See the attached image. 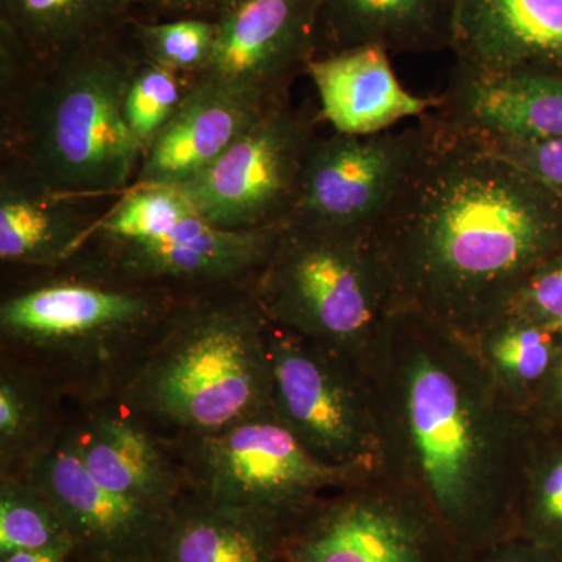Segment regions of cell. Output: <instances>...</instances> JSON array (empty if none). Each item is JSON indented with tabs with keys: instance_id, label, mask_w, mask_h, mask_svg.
I'll list each match as a JSON object with an SVG mask.
<instances>
[{
	"instance_id": "1",
	"label": "cell",
	"mask_w": 562,
	"mask_h": 562,
	"mask_svg": "<svg viewBox=\"0 0 562 562\" xmlns=\"http://www.w3.org/2000/svg\"><path fill=\"white\" fill-rule=\"evenodd\" d=\"M379 473L435 513L458 562L517 536L535 422L513 408L460 333L395 312L364 361Z\"/></svg>"
},
{
	"instance_id": "2",
	"label": "cell",
	"mask_w": 562,
	"mask_h": 562,
	"mask_svg": "<svg viewBox=\"0 0 562 562\" xmlns=\"http://www.w3.org/2000/svg\"><path fill=\"white\" fill-rule=\"evenodd\" d=\"M430 146L375 231L397 312L472 339L562 250V205L522 169L435 113Z\"/></svg>"
},
{
	"instance_id": "3",
	"label": "cell",
	"mask_w": 562,
	"mask_h": 562,
	"mask_svg": "<svg viewBox=\"0 0 562 562\" xmlns=\"http://www.w3.org/2000/svg\"><path fill=\"white\" fill-rule=\"evenodd\" d=\"M138 57L114 35L25 69L2 88L3 165L65 198L125 194L144 157L124 116Z\"/></svg>"
},
{
	"instance_id": "4",
	"label": "cell",
	"mask_w": 562,
	"mask_h": 562,
	"mask_svg": "<svg viewBox=\"0 0 562 562\" xmlns=\"http://www.w3.org/2000/svg\"><path fill=\"white\" fill-rule=\"evenodd\" d=\"M268 330L247 286L181 299L128 369L125 406L187 439L269 412Z\"/></svg>"
},
{
	"instance_id": "5",
	"label": "cell",
	"mask_w": 562,
	"mask_h": 562,
	"mask_svg": "<svg viewBox=\"0 0 562 562\" xmlns=\"http://www.w3.org/2000/svg\"><path fill=\"white\" fill-rule=\"evenodd\" d=\"M249 290L273 327L362 366L397 312L375 233L351 228L284 225Z\"/></svg>"
},
{
	"instance_id": "6",
	"label": "cell",
	"mask_w": 562,
	"mask_h": 562,
	"mask_svg": "<svg viewBox=\"0 0 562 562\" xmlns=\"http://www.w3.org/2000/svg\"><path fill=\"white\" fill-rule=\"evenodd\" d=\"M183 297L177 291L88 273L3 299V341L50 368L102 371L146 350Z\"/></svg>"
},
{
	"instance_id": "7",
	"label": "cell",
	"mask_w": 562,
	"mask_h": 562,
	"mask_svg": "<svg viewBox=\"0 0 562 562\" xmlns=\"http://www.w3.org/2000/svg\"><path fill=\"white\" fill-rule=\"evenodd\" d=\"M184 479L203 501L291 525L324 495L376 473L313 457L272 409L211 435L188 438Z\"/></svg>"
},
{
	"instance_id": "8",
	"label": "cell",
	"mask_w": 562,
	"mask_h": 562,
	"mask_svg": "<svg viewBox=\"0 0 562 562\" xmlns=\"http://www.w3.org/2000/svg\"><path fill=\"white\" fill-rule=\"evenodd\" d=\"M272 412L324 464L379 472L371 383L355 358L269 324Z\"/></svg>"
},
{
	"instance_id": "9",
	"label": "cell",
	"mask_w": 562,
	"mask_h": 562,
	"mask_svg": "<svg viewBox=\"0 0 562 562\" xmlns=\"http://www.w3.org/2000/svg\"><path fill=\"white\" fill-rule=\"evenodd\" d=\"M283 562H458L435 513L373 473L324 495L291 525Z\"/></svg>"
},
{
	"instance_id": "10",
	"label": "cell",
	"mask_w": 562,
	"mask_h": 562,
	"mask_svg": "<svg viewBox=\"0 0 562 562\" xmlns=\"http://www.w3.org/2000/svg\"><path fill=\"white\" fill-rule=\"evenodd\" d=\"M435 127L432 111L402 131L317 135L286 225L375 233L412 181Z\"/></svg>"
},
{
	"instance_id": "11",
	"label": "cell",
	"mask_w": 562,
	"mask_h": 562,
	"mask_svg": "<svg viewBox=\"0 0 562 562\" xmlns=\"http://www.w3.org/2000/svg\"><path fill=\"white\" fill-rule=\"evenodd\" d=\"M319 121V113L281 99L213 165L177 188L214 227H283Z\"/></svg>"
},
{
	"instance_id": "12",
	"label": "cell",
	"mask_w": 562,
	"mask_h": 562,
	"mask_svg": "<svg viewBox=\"0 0 562 562\" xmlns=\"http://www.w3.org/2000/svg\"><path fill=\"white\" fill-rule=\"evenodd\" d=\"M283 227L224 231L195 213L155 241L85 246L95 249L87 273L171 291L249 288Z\"/></svg>"
},
{
	"instance_id": "13",
	"label": "cell",
	"mask_w": 562,
	"mask_h": 562,
	"mask_svg": "<svg viewBox=\"0 0 562 562\" xmlns=\"http://www.w3.org/2000/svg\"><path fill=\"white\" fill-rule=\"evenodd\" d=\"M22 475L52 503L76 547H83L98 562L149 558L171 528V513L122 497L102 486L70 441L58 435L27 465Z\"/></svg>"
},
{
	"instance_id": "14",
	"label": "cell",
	"mask_w": 562,
	"mask_h": 562,
	"mask_svg": "<svg viewBox=\"0 0 562 562\" xmlns=\"http://www.w3.org/2000/svg\"><path fill=\"white\" fill-rule=\"evenodd\" d=\"M321 0H238L216 18V43L201 76L288 98L292 81L316 57Z\"/></svg>"
},
{
	"instance_id": "15",
	"label": "cell",
	"mask_w": 562,
	"mask_h": 562,
	"mask_svg": "<svg viewBox=\"0 0 562 562\" xmlns=\"http://www.w3.org/2000/svg\"><path fill=\"white\" fill-rule=\"evenodd\" d=\"M276 102L198 76L180 109L144 150L132 188L179 187L192 179L231 149Z\"/></svg>"
},
{
	"instance_id": "16",
	"label": "cell",
	"mask_w": 562,
	"mask_h": 562,
	"mask_svg": "<svg viewBox=\"0 0 562 562\" xmlns=\"http://www.w3.org/2000/svg\"><path fill=\"white\" fill-rule=\"evenodd\" d=\"M454 66L480 74H562V0H457Z\"/></svg>"
},
{
	"instance_id": "17",
	"label": "cell",
	"mask_w": 562,
	"mask_h": 562,
	"mask_svg": "<svg viewBox=\"0 0 562 562\" xmlns=\"http://www.w3.org/2000/svg\"><path fill=\"white\" fill-rule=\"evenodd\" d=\"M439 120L476 138H562V74H480L454 66Z\"/></svg>"
},
{
	"instance_id": "18",
	"label": "cell",
	"mask_w": 562,
	"mask_h": 562,
	"mask_svg": "<svg viewBox=\"0 0 562 562\" xmlns=\"http://www.w3.org/2000/svg\"><path fill=\"white\" fill-rule=\"evenodd\" d=\"M319 95L321 121L333 132L375 135L417 121L441 106V98L413 94L392 68L390 52L357 47L313 58L306 66Z\"/></svg>"
},
{
	"instance_id": "19",
	"label": "cell",
	"mask_w": 562,
	"mask_h": 562,
	"mask_svg": "<svg viewBox=\"0 0 562 562\" xmlns=\"http://www.w3.org/2000/svg\"><path fill=\"white\" fill-rule=\"evenodd\" d=\"M85 468L102 486L151 508L171 513L181 469L128 406L103 409L68 430Z\"/></svg>"
},
{
	"instance_id": "20",
	"label": "cell",
	"mask_w": 562,
	"mask_h": 562,
	"mask_svg": "<svg viewBox=\"0 0 562 562\" xmlns=\"http://www.w3.org/2000/svg\"><path fill=\"white\" fill-rule=\"evenodd\" d=\"M454 7L457 0H321L316 57L368 46L390 54L450 50Z\"/></svg>"
},
{
	"instance_id": "21",
	"label": "cell",
	"mask_w": 562,
	"mask_h": 562,
	"mask_svg": "<svg viewBox=\"0 0 562 562\" xmlns=\"http://www.w3.org/2000/svg\"><path fill=\"white\" fill-rule=\"evenodd\" d=\"M79 199L41 187L3 165L0 176V260L24 268H54L76 258L95 221L81 213Z\"/></svg>"
},
{
	"instance_id": "22",
	"label": "cell",
	"mask_w": 562,
	"mask_h": 562,
	"mask_svg": "<svg viewBox=\"0 0 562 562\" xmlns=\"http://www.w3.org/2000/svg\"><path fill=\"white\" fill-rule=\"evenodd\" d=\"M2 46L29 68L117 35L133 0H0Z\"/></svg>"
},
{
	"instance_id": "23",
	"label": "cell",
	"mask_w": 562,
	"mask_h": 562,
	"mask_svg": "<svg viewBox=\"0 0 562 562\" xmlns=\"http://www.w3.org/2000/svg\"><path fill=\"white\" fill-rule=\"evenodd\" d=\"M290 525L203 501L172 522L166 562H280Z\"/></svg>"
},
{
	"instance_id": "24",
	"label": "cell",
	"mask_w": 562,
	"mask_h": 562,
	"mask_svg": "<svg viewBox=\"0 0 562 562\" xmlns=\"http://www.w3.org/2000/svg\"><path fill=\"white\" fill-rule=\"evenodd\" d=\"M505 401L531 417L562 347V333L506 312L469 339Z\"/></svg>"
},
{
	"instance_id": "25",
	"label": "cell",
	"mask_w": 562,
	"mask_h": 562,
	"mask_svg": "<svg viewBox=\"0 0 562 562\" xmlns=\"http://www.w3.org/2000/svg\"><path fill=\"white\" fill-rule=\"evenodd\" d=\"M517 536L562 554V430L536 431L517 508Z\"/></svg>"
},
{
	"instance_id": "26",
	"label": "cell",
	"mask_w": 562,
	"mask_h": 562,
	"mask_svg": "<svg viewBox=\"0 0 562 562\" xmlns=\"http://www.w3.org/2000/svg\"><path fill=\"white\" fill-rule=\"evenodd\" d=\"M47 405L38 376L3 366L0 375V461L2 476L22 475L54 439L46 438Z\"/></svg>"
},
{
	"instance_id": "27",
	"label": "cell",
	"mask_w": 562,
	"mask_h": 562,
	"mask_svg": "<svg viewBox=\"0 0 562 562\" xmlns=\"http://www.w3.org/2000/svg\"><path fill=\"white\" fill-rule=\"evenodd\" d=\"M195 213L198 211L180 188H132L121 195L113 210L95 221L85 246L155 241L176 231L181 222Z\"/></svg>"
},
{
	"instance_id": "28",
	"label": "cell",
	"mask_w": 562,
	"mask_h": 562,
	"mask_svg": "<svg viewBox=\"0 0 562 562\" xmlns=\"http://www.w3.org/2000/svg\"><path fill=\"white\" fill-rule=\"evenodd\" d=\"M63 542L74 541L46 495L27 476H2L0 557L18 550L46 549Z\"/></svg>"
},
{
	"instance_id": "29",
	"label": "cell",
	"mask_w": 562,
	"mask_h": 562,
	"mask_svg": "<svg viewBox=\"0 0 562 562\" xmlns=\"http://www.w3.org/2000/svg\"><path fill=\"white\" fill-rule=\"evenodd\" d=\"M195 80L198 76L165 68L139 54L125 91L124 116L144 150L180 109Z\"/></svg>"
},
{
	"instance_id": "30",
	"label": "cell",
	"mask_w": 562,
	"mask_h": 562,
	"mask_svg": "<svg viewBox=\"0 0 562 562\" xmlns=\"http://www.w3.org/2000/svg\"><path fill=\"white\" fill-rule=\"evenodd\" d=\"M216 21L180 18L168 22H133L139 54L165 68L201 76L216 43Z\"/></svg>"
},
{
	"instance_id": "31",
	"label": "cell",
	"mask_w": 562,
	"mask_h": 562,
	"mask_svg": "<svg viewBox=\"0 0 562 562\" xmlns=\"http://www.w3.org/2000/svg\"><path fill=\"white\" fill-rule=\"evenodd\" d=\"M476 139L538 180L562 205V138Z\"/></svg>"
},
{
	"instance_id": "32",
	"label": "cell",
	"mask_w": 562,
	"mask_h": 562,
	"mask_svg": "<svg viewBox=\"0 0 562 562\" xmlns=\"http://www.w3.org/2000/svg\"><path fill=\"white\" fill-rule=\"evenodd\" d=\"M508 312L562 333V250L547 258L528 276Z\"/></svg>"
},
{
	"instance_id": "33",
	"label": "cell",
	"mask_w": 562,
	"mask_h": 562,
	"mask_svg": "<svg viewBox=\"0 0 562 562\" xmlns=\"http://www.w3.org/2000/svg\"><path fill=\"white\" fill-rule=\"evenodd\" d=\"M460 562H562V554L514 536Z\"/></svg>"
},
{
	"instance_id": "34",
	"label": "cell",
	"mask_w": 562,
	"mask_h": 562,
	"mask_svg": "<svg viewBox=\"0 0 562 562\" xmlns=\"http://www.w3.org/2000/svg\"><path fill=\"white\" fill-rule=\"evenodd\" d=\"M531 420L538 428L562 430V347L532 408Z\"/></svg>"
},
{
	"instance_id": "35",
	"label": "cell",
	"mask_w": 562,
	"mask_h": 562,
	"mask_svg": "<svg viewBox=\"0 0 562 562\" xmlns=\"http://www.w3.org/2000/svg\"><path fill=\"white\" fill-rule=\"evenodd\" d=\"M76 549V543L63 542L46 549L18 550L0 558L2 562H68L70 553Z\"/></svg>"
},
{
	"instance_id": "36",
	"label": "cell",
	"mask_w": 562,
	"mask_h": 562,
	"mask_svg": "<svg viewBox=\"0 0 562 562\" xmlns=\"http://www.w3.org/2000/svg\"><path fill=\"white\" fill-rule=\"evenodd\" d=\"M236 2L238 0H154L155 5L168 11L187 14L214 13L216 16Z\"/></svg>"
},
{
	"instance_id": "37",
	"label": "cell",
	"mask_w": 562,
	"mask_h": 562,
	"mask_svg": "<svg viewBox=\"0 0 562 562\" xmlns=\"http://www.w3.org/2000/svg\"><path fill=\"white\" fill-rule=\"evenodd\" d=\"M121 562H150L149 558H139V560L121 561Z\"/></svg>"
},
{
	"instance_id": "38",
	"label": "cell",
	"mask_w": 562,
	"mask_h": 562,
	"mask_svg": "<svg viewBox=\"0 0 562 562\" xmlns=\"http://www.w3.org/2000/svg\"><path fill=\"white\" fill-rule=\"evenodd\" d=\"M144 2L154 3V0H133V3H144Z\"/></svg>"
},
{
	"instance_id": "39",
	"label": "cell",
	"mask_w": 562,
	"mask_h": 562,
	"mask_svg": "<svg viewBox=\"0 0 562 562\" xmlns=\"http://www.w3.org/2000/svg\"><path fill=\"white\" fill-rule=\"evenodd\" d=\"M281 562H283V561H281Z\"/></svg>"
}]
</instances>
